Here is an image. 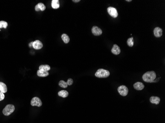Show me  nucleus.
Listing matches in <instances>:
<instances>
[{
  "label": "nucleus",
  "instance_id": "obj_1",
  "mask_svg": "<svg viewBox=\"0 0 165 123\" xmlns=\"http://www.w3.org/2000/svg\"><path fill=\"white\" fill-rule=\"evenodd\" d=\"M156 78V74L154 71H150L145 72L143 75L142 79L144 81L148 83L153 82Z\"/></svg>",
  "mask_w": 165,
  "mask_h": 123
},
{
  "label": "nucleus",
  "instance_id": "obj_2",
  "mask_svg": "<svg viewBox=\"0 0 165 123\" xmlns=\"http://www.w3.org/2000/svg\"><path fill=\"white\" fill-rule=\"evenodd\" d=\"M109 75V71L102 69H98L95 74V76L98 78H107Z\"/></svg>",
  "mask_w": 165,
  "mask_h": 123
},
{
  "label": "nucleus",
  "instance_id": "obj_3",
  "mask_svg": "<svg viewBox=\"0 0 165 123\" xmlns=\"http://www.w3.org/2000/svg\"><path fill=\"white\" fill-rule=\"evenodd\" d=\"M15 110L14 106L13 104H8L3 110V113L5 116H9Z\"/></svg>",
  "mask_w": 165,
  "mask_h": 123
},
{
  "label": "nucleus",
  "instance_id": "obj_4",
  "mask_svg": "<svg viewBox=\"0 0 165 123\" xmlns=\"http://www.w3.org/2000/svg\"><path fill=\"white\" fill-rule=\"evenodd\" d=\"M118 91L121 96L125 97L128 94L129 92L128 88L125 85L120 86L118 88Z\"/></svg>",
  "mask_w": 165,
  "mask_h": 123
},
{
  "label": "nucleus",
  "instance_id": "obj_5",
  "mask_svg": "<svg viewBox=\"0 0 165 123\" xmlns=\"http://www.w3.org/2000/svg\"><path fill=\"white\" fill-rule=\"evenodd\" d=\"M107 12L109 13V14L112 16L113 18H116L117 17V16L118 15V12L117 9L113 7H110L108 8H107Z\"/></svg>",
  "mask_w": 165,
  "mask_h": 123
},
{
  "label": "nucleus",
  "instance_id": "obj_6",
  "mask_svg": "<svg viewBox=\"0 0 165 123\" xmlns=\"http://www.w3.org/2000/svg\"><path fill=\"white\" fill-rule=\"evenodd\" d=\"M31 105L32 106H37L38 107H40L42 105V102L38 97H34L31 100Z\"/></svg>",
  "mask_w": 165,
  "mask_h": 123
},
{
  "label": "nucleus",
  "instance_id": "obj_7",
  "mask_svg": "<svg viewBox=\"0 0 165 123\" xmlns=\"http://www.w3.org/2000/svg\"><path fill=\"white\" fill-rule=\"evenodd\" d=\"M91 32L93 33V35L96 36H98L101 35L102 33V30L98 27L97 26H93L91 29Z\"/></svg>",
  "mask_w": 165,
  "mask_h": 123
},
{
  "label": "nucleus",
  "instance_id": "obj_8",
  "mask_svg": "<svg viewBox=\"0 0 165 123\" xmlns=\"http://www.w3.org/2000/svg\"><path fill=\"white\" fill-rule=\"evenodd\" d=\"M32 46L35 49L38 50L41 49L43 47V45L41 41H40L36 40L33 42Z\"/></svg>",
  "mask_w": 165,
  "mask_h": 123
},
{
  "label": "nucleus",
  "instance_id": "obj_9",
  "mask_svg": "<svg viewBox=\"0 0 165 123\" xmlns=\"http://www.w3.org/2000/svg\"><path fill=\"white\" fill-rule=\"evenodd\" d=\"M163 30L159 27H156L154 30V35L156 37H160L162 36Z\"/></svg>",
  "mask_w": 165,
  "mask_h": 123
},
{
  "label": "nucleus",
  "instance_id": "obj_10",
  "mask_svg": "<svg viewBox=\"0 0 165 123\" xmlns=\"http://www.w3.org/2000/svg\"><path fill=\"white\" fill-rule=\"evenodd\" d=\"M134 87L136 90H142L144 88L143 84L140 82H137L134 84Z\"/></svg>",
  "mask_w": 165,
  "mask_h": 123
},
{
  "label": "nucleus",
  "instance_id": "obj_11",
  "mask_svg": "<svg viewBox=\"0 0 165 123\" xmlns=\"http://www.w3.org/2000/svg\"><path fill=\"white\" fill-rule=\"evenodd\" d=\"M111 52L114 55H119L121 53L120 47L117 44H114L111 49Z\"/></svg>",
  "mask_w": 165,
  "mask_h": 123
},
{
  "label": "nucleus",
  "instance_id": "obj_12",
  "mask_svg": "<svg viewBox=\"0 0 165 123\" xmlns=\"http://www.w3.org/2000/svg\"><path fill=\"white\" fill-rule=\"evenodd\" d=\"M35 9V10L37 11V12H39L40 10L44 11L46 9V6L43 4L40 3L36 5Z\"/></svg>",
  "mask_w": 165,
  "mask_h": 123
},
{
  "label": "nucleus",
  "instance_id": "obj_13",
  "mask_svg": "<svg viewBox=\"0 0 165 123\" xmlns=\"http://www.w3.org/2000/svg\"><path fill=\"white\" fill-rule=\"evenodd\" d=\"M150 102L151 103L153 104H158L159 103H160V98L158 97L152 96L150 98Z\"/></svg>",
  "mask_w": 165,
  "mask_h": 123
},
{
  "label": "nucleus",
  "instance_id": "obj_14",
  "mask_svg": "<svg viewBox=\"0 0 165 123\" xmlns=\"http://www.w3.org/2000/svg\"><path fill=\"white\" fill-rule=\"evenodd\" d=\"M7 87L6 85L3 82H0V92L5 93L7 92Z\"/></svg>",
  "mask_w": 165,
  "mask_h": 123
},
{
  "label": "nucleus",
  "instance_id": "obj_15",
  "mask_svg": "<svg viewBox=\"0 0 165 123\" xmlns=\"http://www.w3.org/2000/svg\"><path fill=\"white\" fill-rule=\"evenodd\" d=\"M52 7L53 9H57L60 7L58 0H52Z\"/></svg>",
  "mask_w": 165,
  "mask_h": 123
},
{
  "label": "nucleus",
  "instance_id": "obj_16",
  "mask_svg": "<svg viewBox=\"0 0 165 123\" xmlns=\"http://www.w3.org/2000/svg\"><path fill=\"white\" fill-rule=\"evenodd\" d=\"M48 71H44L39 70L37 71V75L39 77H46L48 76Z\"/></svg>",
  "mask_w": 165,
  "mask_h": 123
},
{
  "label": "nucleus",
  "instance_id": "obj_17",
  "mask_svg": "<svg viewBox=\"0 0 165 123\" xmlns=\"http://www.w3.org/2000/svg\"><path fill=\"white\" fill-rule=\"evenodd\" d=\"M51 70V67L48 65H41L39 66V70L44 71H48Z\"/></svg>",
  "mask_w": 165,
  "mask_h": 123
},
{
  "label": "nucleus",
  "instance_id": "obj_18",
  "mask_svg": "<svg viewBox=\"0 0 165 123\" xmlns=\"http://www.w3.org/2000/svg\"><path fill=\"white\" fill-rule=\"evenodd\" d=\"M58 95L59 97L65 98L68 96V92L67 91L62 90V91H59L58 93Z\"/></svg>",
  "mask_w": 165,
  "mask_h": 123
},
{
  "label": "nucleus",
  "instance_id": "obj_19",
  "mask_svg": "<svg viewBox=\"0 0 165 123\" xmlns=\"http://www.w3.org/2000/svg\"><path fill=\"white\" fill-rule=\"evenodd\" d=\"M61 38L65 43H68L70 41L69 37L67 34H66V33H63V34L62 35Z\"/></svg>",
  "mask_w": 165,
  "mask_h": 123
},
{
  "label": "nucleus",
  "instance_id": "obj_20",
  "mask_svg": "<svg viewBox=\"0 0 165 123\" xmlns=\"http://www.w3.org/2000/svg\"><path fill=\"white\" fill-rule=\"evenodd\" d=\"M127 44L129 46L132 47L134 45V40L133 37H131L128 39L127 40Z\"/></svg>",
  "mask_w": 165,
  "mask_h": 123
},
{
  "label": "nucleus",
  "instance_id": "obj_21",
  "mask_svg": "<svg viewBox=\"0 0 165 123\" xmlns=\"http://www.w3.org/2000/svg\"><path fill=\"white\" fill-rule=\"evenodd\" d=\"M8 24L7 22L4 21H0V29L1 28H4L6 29L7 27L8 26Z\"/></svg>",
  "mask_w": 165,
  "mask_h": 123
},
{
  "label": "nucleus",
  "instance_id": "obj_22",
  "mask_svg": "<svg viewBox=\"0 0 165 123\" xmlns=\"http://www.w3.org/2000/svg\"><path fill=\"white\" fill-rule=\"evenodd\" d=\"M59 86L62 88H66L67 87L68 85H67V82H65L63 80H60L59 82Z\"/></svg>",
  "mask_w": 165,
  "mask_h": 123
},
{
  "label": "nucleus",
  "instance_id": "obj_23",
  "mask_svg": "<svg viewBox=\"0 0 165 123\" xmlns=\"http://www.w3.org/2000/svg\"><path fill=\"white\" fill-rule=\"evenodd\" d=\"M67 85H72L73 84V80L72 79H71V78H69V79H68L67 80Z\"/></svg>",
  "mask_w": 165,
  "mask_h": 123
},
{
  "label": "nucleus",
  "instance_id": "obj_24",
  "mask_svg": "<svg viewBox=\"0 0 165 123\" xmlns=\"http://www.w3.org/2000/svg\"><path fill=\"white\" fill-rule=\"evenodd\" d=\"M4 97L5 96L4 95V94L2 92H0V101L3 100L4 98Z\"/></svg>",
  "mask_w": 165,
  "mask_h": 123
},
{
  "label": "nucleus",
  "instance_id": "obj_25",
  "mask_svg": "<svg viewBox=\"0 0 165 123\" xmlns=\"http://www.w3.org/2000/svg\"><path fill=\"white\" fill-rule=\"evenodd\" d=\"M72 1L74 2H75V3H78V2H80V0H76V1H75V0H73Z\"/></svg>",
  "mask_w": 165,
  "mask_h": 123
},
{
  "label": "nucleus",
  "instance_id": "obj_26",
  "mask_svg": "<svg viewBox=\"0 0 165 123\" xmlns=\"http://www.w3.org/2000/svg\"><path fill=\"white\" fill-rule=\"evenodd\" d=\"M33 42H31L29 43V46H30V47L32 46V45H33Z\"/></svg>",
  "mask_w": 165,
  "mask_h": 123
},
{
  "label": "nucleus",
  "instance_id": "obj_27",
  "mask_svg": "<svg viewBox=\"0 0 165 123\" xmlns=\"http://www.w3.org/2000/svg\"><path fill=\"white\" fill-rule=\"evenodd\" d=\"M126 2H131V0H127V1H126Z\"/></svg>",
  "mask_w": 165,
  "mask_h": 123
}]
</instances>
